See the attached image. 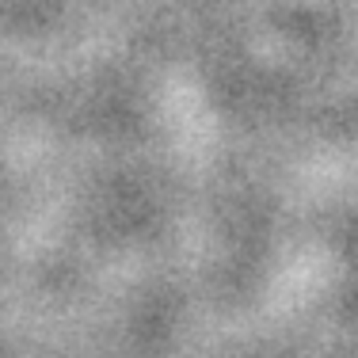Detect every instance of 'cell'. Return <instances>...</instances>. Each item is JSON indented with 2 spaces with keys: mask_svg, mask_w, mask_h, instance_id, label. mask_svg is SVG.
<instances>
[]
</instances>
